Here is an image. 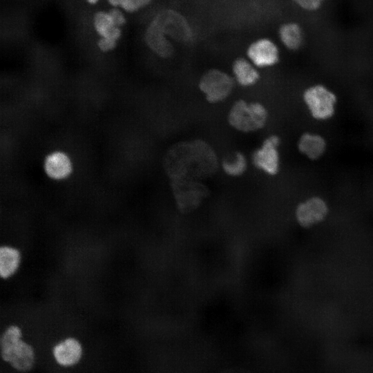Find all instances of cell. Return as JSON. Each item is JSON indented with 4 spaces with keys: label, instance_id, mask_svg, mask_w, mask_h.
Wrapping results in <instances>:
<instances>
[{
    "label": "cell",
    "instance_id": "cell-16",
    "mask_svg": "<svg viewBox=\"0 0 373 373\" xmlns=\"http://www.w3.org/2000/svg\"><path fill=\"white\" fill-rule=\"evenodd\" d=\"M93 27L101 38L109 39L117 41L122 34L119 27L108 11H99L93 19Z\"/></svg>",
    "mask_w": 373,
    "mask_h": 373
},
{
    "label": "cell",
    "instance_id": "cell-17",
    "mask_svg": "<svg viewBox=\"0 0 373 373\" xmlns=\"http://www.w3.org/2000/svg\"><path fill=\"white\" fill-rule=\"evenodd\" d=\"M21 262V252L10 245H3L0 249V275L3 279L13 276L18 271Z\"/></svg>",
    "mask_w": 373,
    "mask_h": 373
},
{
    "label": "cell",
    "instance_id": "cell-6",
    "mask_svg": "<svg viewBox=\"0 0 373 373\" xmlns=\"http://www.w3.org/2000/svg\"><path fill=\"white\" fill-rule=\"evenodd\" d=\"M172 187L178 204L184 211L196 207L207 193L205 186L197 179L172 180Z\"/></svg>",
    "mask_w": 373,
    "mask_h": 373
},
{
    "label": "cell",
    "instance_id": "cell-15",
    "mask_svg": "<svg viewBox=\"0 0 373 373\" xmlns=\"http://www.w3.org/2000/svg\"><path fill=\"white\" fill-rule=\"evenodd\" d=\"M326 146L323 136L310 132L301 135L298 142L299 151L311 160L321 157L325 151Z\"/></svg>",
    "mask_w": 373,
    "mask_h": 373
},
{
    "label": "cell",
    "instance_id": "cell-20",
    "mask_svg": "<svg viewBox=\"0 0 373 373\" xmlns=\"http://www.w3.org/2000/svg\"><path fill=\"white\" fill-rule=\"evenodd\" d=\"M153 0H108L113 8L126 12H135L149 6Z\"/></svg>",
    "mask_w": 373,
    "mask_h": 373
},
{
    "label": "cell",
    "instance_id": "cell-13",
    "mask_svg": "<svg viewBox=\"0 0 373 373\" xmlns=\"http://www.w3.org/2000/svg\"><path fill=\"white\" fill-rule=\"evenodd\" d=\"M52 353L59 365L68 367L79 361L82 356V347L77 339L68 338L57 344L53 348Z\"/></svg>",
    "mask_w": 373,
    "mask_h": 373
},
{
    "label": "cell",
    "instance_id": "cell-24",
    "mask_svg": "<svg viewBox=\"0 0 373 373\" xmlns=\"http://www.w3.org/2000/svg\"><path fill=\"white\" fill-rule=\"evenodd\" d=\"M86 1L88 3L94 5L97 3L99 0H86Z\"/></svg>",
    "mask_w": 373,
    "mask_h": 373
},
{
    "label": "cell",
    "instance_id": "cell-7",
    "mask_svg": "<svg viewBox=\"0 0 373 373\" xmlns=\"http://www.w3.org/2000/svg\"><path fill=\"white\" fill-rule=\"evenodd\" d=\"M153 20L169 38L184 44L193 41V32L187 21L180 15L166 10L157 15Z\"/></svg>",
    "mask_w": 373,
    "mask_h": 373
},
{
    "label": "cell",
    "instance_id": "cell-2",
    "mask_svg": "<svg viewBox=\"0 0 373 373\" xmlns=\"http://www.w3.org/2000/svg\"><path fill=\"white\" fill-rule=\"evenodd\" d=\"M21 330L16 325L8 327L0 341L3 360L20 372L30 370L35 363V352L31 345L21 339Z\"/></svg>",
    "mask_w": 373,
    "mask_h": 373
},
{
    "label": "cell",
    "instance_id": "cell-23",
    "mask_svg": "<svg viewBox=\"0 0 373 373\" xmlns=\"http://www.w3.org/2000/svg\"><path fill=\"white\" fill-rule=\"evenodd\" d=\"M117 41L105 38H100L98 41L99 48L104 52L113 50L116 46Z\"/></svg>",
    "mask_w": 373,
    "mask_h": 373
},
{
    "label": "cell",
    "instance_id": "cell-3",
    "mask_svg": "<svg viewBox=\"0 0 373 373\" xmlns=\"http://www.w3.org/2000/svg\"><path fill=\"white\" fill-rule=\"evenodd\" d=\"M228 122L236 130L250 133L261 129L268 119L267 108L260 102L236 101L228 114Z\"/></svg>",
    "mask_w": 373,
    "mask_h": 373
},
{
    "label": "cell",
    "instance_id": "cell-14",
    "mask_svg": "<svg viewBox=\"0 0 373 373\" xmlns=\"http://www.w3.org/2000/svg\"><path fill=\"white\" fill-rule=\"evenodd\" d=\"M257 68L248 59L237 58L232 65L233 77L242 86H254L260 79Z\"/></svg>",
    "mask_w": 373,
    "mask_h": 373
},
{
    "label": "cell",
    "instance_id": "cell-10",
    "mask_svg": "<svg viewBox=\"0 0 373 373\" xmlns=\"http://www.w3.org/2000/svg\"><path fill=\"white\" fill-rule=\"evenodd\" d=\"M327 213L325 202L319 198H312L298 207L296 215L300 225L309 227L323 220Z\"/></svg>",
    "mask_w": 373,
    "mask_h": 373
},
{
    "label": "cell",
    "instance_id": "cell-22",
    "mask_svg": "<svg viewBox=\"0 0 373 373\" xmlns=\"http://www.w3.org/2000/svg\"><path fill=\"white\" fill-rule=\"evenodd\" d=\"M113 19L115 23L119 26L122 27L126 23V17L124 14V11L119 8H112L108 11Z\"/></svg>",
    "mask_w": 373,
    "mask_h": 373
},
{
    "label": "cell",
    "instance_id": "cell-8",
    "mask_svg": "<svg viewBox=\"0 0 373 373\" xmlns=\"http://www.w3.org/2000/svg\"><path fill=\"white\" fill-rule=\"evenodd\" d=\"M280 139L277 135H270L256 149L251 156L254 165L269 175H274L279 169L280 157L278 146Z\"/></svg>",
    "mask_w": 373,
    "mask_h": 373
},
{
    "label": "cell",
    "instance_id": "cell-1",
    "mask_svg": "<svg viewBox=\"0 0 373 373\" xmlns=\"http://www.w3.org/2000/svg\"><path fill=\"white\" fill-rule=\"evenodd\" d=\"M165 169L171 180H199L213 174L218 160L212 146L204 140L182 141L173 145L164 158Z\"/></svg>",
    "mask_w": 373,
    "mask_h": 373
},
{
    "label": "cell",
    "instance_id": "cell-11",
    "mask_svg": "<svg viewBox=\"0 0 373 373\" xmlns=\"http://www.w3.org/2000/svg\"><path fill=\"white\" fill-rule=\"evenodd\" d=\"M145 41L149 48L162 58H169L173 52V47L169 38L154 20L146 29Z\"/></svg>",
    "mask_w": 373,
    "mask_h": 373
},
{
    "label": "cell",
    "instance_id": "cell-18",
    "mask_svg": "<svg viewBox=\"0 0 373 373\" xmlns=\"http://www.w3.org/2000/svg\"><path fill=\"white\" fill-rule=\"evenodd\" d=\"M278 37L283 46L290 50L299 49L303 41V30L294 22L282 24L278 29Z\"/></svg>",
    "mask_w": 373,
    "mask_h": 373
},
{
    "label": "cell",
    "instance_id": "cell-9",
    "mask_svg": "<svg viewBox=\"0 0 373 373\" xmlns=\"http://www.w3.org/2000/svg\"><path fill=\"white\" fill-rule=\"evenodd\" d=\"M247 56L256 68H267L278 63L279 50L271 39L262 37L249 44L247 49Z\"/></svg>",
    "mask_w": 373,
    "mask_h": 373
},
{
    "label": "cell",
    "instance_id": "cell-12",
    "mask_svg": "<svg viewBox=\"0 0 373 373\" xmlns=\"http://www.w3.org/2000/svg\"><path fill=\"white\" fill-rule=\"evenodd\" d=\"M46 174L52 180L66 179L72 173L73 166L68 156L63 152H53L48 155L44 162Z\"/></svg>",
    "mask_w": 373,
    "mask_h": 373
},
{
    "label": "cell",
    "instance_id": "cell-21",
    "mask_svg": "<svg viewBox=\"0 0 373 373\" xmlns=\"http://www.w3.org/2000/svg\"><path fill=\"white\" fill-rule=\"evenodd\" d=\"M324 0H292L299 7L307 10H315L318 9Z\"/></svg>",
    "mask_w": 373,
    "mask_h": 373
},
{
    "label": "cell",
    "instance_id": "cell-5",
    "mask_svg": "<svg viewBox=\"0 0 373 373\" xmlns=\"http://www.w3.org/2000/svg\"><path fill=\"white\" fill-rule=\"evenodd\" d=\"M303 97L306 106L314 119L325 120L334 115L336 97L327 87L321 84L312 86L304 91Z\"/></svg>",
    "mask_w": 373,
    "mask_h": 373
},
{
    "label": "cell",
    "instance_id": "cell-19",
    "mask_svg": "<svg viewBox=\"0 0 373 373\" xmlns=\"http://www.w3.org/2000/svg\"><path fill=\"white\" fill-rule=\"evenodd\" d=\"M247 161L245 155L240 152H235L226 157L222 163L224 171L231 176L242 175L246 170Z\"/></svg>",
    "mask_w": 373,
    "mask_h": 373
},
{
    "label": "cell",
    "instance_id": "cell-4",
    "mask_svg": "<svg viewBox=\"0 0 373 373\" xmlns=\"http://www.w3.org/2000/svg\"><path fill=\"white\" fill-rule=\"evenodd\" d=\"M199 88L211 103L221 102L232 93L235 80L233 76L220 69L207 70L200 77Z\"/></svg>",
    "mask_w": 373,
    "mask_h": 373
}]
</instances>
